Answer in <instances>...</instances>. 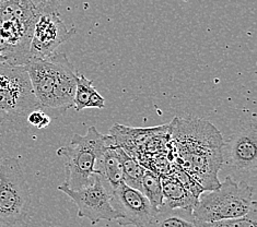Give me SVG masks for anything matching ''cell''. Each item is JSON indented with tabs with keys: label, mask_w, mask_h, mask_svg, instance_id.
<instances>
[{
	"label": "cell",
	"mask_w": 257,
	"mask_h": 227,
	"mask_svg": "<svg viewBox=\"0 0 257 227\" xmlns=\"http://www.w3.org/2000/svg\"><path fill=\"white\" fill-rule=\"evenodd\" d=\"M170 136L176 153L177 166L184 169L205 191L217 189L221 181L224 140L211 122L195 117H175Z\"/></svg>",
	"instance_id": "cell-1"
},
{
	"label": "cell",
	"mask_w": 257,
	"mask_h": 227,
	"mask_svg": "<svg viewBox=\"0 0 257 227\" xmlns=\"http://www.w3.org/2000/svg\"><path fill=\"white\" fill-rule=\"evenodd\" d=\"M23 67L41 107H72L78 72L66 54L54 53L46 58L29 60Z\"/></svg>",
	"instance_id": "cell-2"
},
{
	"label": "cell",
	"mask_w": 257,
	"mask_h": 227,
	"mask_svg": "<svg viewBox=\"0 0 257 227\" xmlns=\"http://www.w3.org/2000/svg\"><path fill=\"white\" fill-rule=\"evenodd\" d=\"M40 16L28 0H7L0 7V54L11 66H24Z\"/></svg>",
	"instance_id": "cell-3"
},
{
	"label": "cell",
	"mask_w": 257,
	"mask_h": 227,
	"mask_svg": "<svg viewBox=\"0 0 257 227\" xmlns=\"http://www.w3.org/2000/svg\"><path fill=\"white\" fill-rule=\"evenodd\" d=\"M254 194V186L228 175L217 189L199 195L193 216L201 222L244 216L257 206Z\"/></svg>",
	"instance_id": "cell-4"
},
{
	"label": "cell",
	"mask_w": 257,
	"mask_h": 227,
	"mask_svg": "<svg viewBox=\"0 0 257 227\" xmlns=\"http://www.w3.org/2000/svg\"><path fill=\"white\" fill-rule=\"evenodd\" d=\"M113 142L112 136L90 127L84 136L75 133L68 145L60 146L57 155L66 158L67 179L64 185L70 190H79L93 182L96 159L106 145Z\"/></svg>",
	"instance_id": "cell-5"
},
{
	"label": "cell",
	"mask_w": 257,
	"mask_h": 227,
	"mask_svg": "<svg viewBox=\"0 0 257 227\" xmlns=\"http://www.w3.org/2000/svg\"><path fill=\"white\" fill-rule=\"evenodd\" d=\"M32 207L26 174L17 157L2 158L0 166V225L23 223Z\"/></svg>",
	"instance_id": "cell-6"
},
{
	"label": "cell",
	"mask_w": 257,
	"mask_h": 227,
	"mask_svg": "<svg viewBox=\"0 0 257 227\" xmlns=\"http://www.w3.org/2000/svg\"><path fill=\"white\" fill-rule=\"evenodd\" d=\"M223 165L232 174L255 178L257 170V120L252 114L224 140Z\"/></svg>",
	"instance_id": "cell-7"
},
{
	"label": "cell",
	"mask_w": 257,
	"mask_h": 227,
	"mask_svg": "<svg viewBox=\"0 0 257 227\" xmlns=\"http://www.w3.org/2000/svg\"><path fill=\"white\" fill-rule=\"evenodd\" d=\"M59 191L68 195L78 207V216L88 218L91 224L95 225L100 220H117L119 218L111 202L109 194L103 186L99 176L94 174L93 182L79 190H70L64 183L58 186Z\"/></svg>",
	"instance_id": "cell-8"
},
{
	"label": "cell",
	"mask_w": 257,
	"mask_h": 227,
	"mask_svg": "<svg viewBox=\"0 0 257 227\" xmlns=\"http://www.w3.org/2000/svg\"><path fill=\"white\" fill-rule=\"evenodd\" d=\"M108 194L109 202L119 215L117 223L120 226L148 227L151 218L158 212L142 191L125 183Z\"/></svg>",
	"instance_id": "cell-9"
},
{
	"label": "cell",
	"mask_w": 257,
	"mask_h": 227,
	"mask_svg": "<svg viewBox=\"0 0 257 227\" xmlns=\"http://www.w3.org/2000/svg\"><path fill=\"white\" fill-rule=\"evenodd\" d=\"M76 34V29H68L58 14L42 15L35 22L30 58L43 59L56 53L57 48Z\"/></svg>",
	"instance_id": "cell-10"
},
{
	"label": "cell",
	"mask_w": 257,
	"mask_h": 227,
	"mask_svg": "<svg viewBox=\"0 0 257 227\" xmlns=\"http://www.w3.org/2000/svg\"><path fill=\"white\" fill-rule=\"evenodd\" d=\"M41 108L28 75L10 87L0 90V126L27 119L30 113Z\"/></svg>",
	"instance_id": "cell-11"
},
{
	"label": "cell",
	"mask_w": 257,
	"mask_h": 227,
	"mask_svg": "<svg viewBox=\"0 0 257 227\" xmlns=\"http://www.w3.org/2000/svg\"><path fill=\"white\" fill-rule=\"evenodd\" d=\"M94 174L99 176L103 186L109 193L124 183L123 166L120 158L116 151V145L113 142L103 149L96 159Z\"/></svg>",
	"instance_id": "cell-12"
},
{
	"label": "cell",
	"mask_w": 257,
	"mask_h": 227,
	"mask_svg": "<svg viewBox=\"0 0 257 227\" xmlns=\"http://www.w3.org/2000/svg\"><path fill=\"white\" fill-rule=\"evenodd\" d=\"M160 178L163 192L162 205L168 208H183L193 212L198 198L189 192L176 178L170 175H160Z\"/></svg>",
	"instance_id": "cell-13"
},
{
	"label": "cell",
	"mask_w": 257,
	"mask_h": 227,
	"mask_svg": "<svg viewBox=\"0 0 257 227\" xmlns=\"http://www.w3.org/2000/svg\"><path fill=\"white\" fill-rule=\"evenodd\" d=\"M148 227H196L193 212L183 208L161 206L151 218Z\"/></svg>",
	"instance_id": "cell-14"
},
{
	"label": "cell",
	"mask_w": 257,
	"mask_h": 227,
	"mask_svg": "<svg viewBox=\"0 0 257 227\" xmlns=\"http://www.w3.org/2000/svg\"><path fill=\"white\" fill-rule=\"evenodd\" d=\"M116 151H117L121 166H123L124 183L128 187L142 191V180L146 169L137 161V158L133 157L126 150L116 146Z\"/></svg>",
	"instance_id": "cell-15"
},
{
	"label": "cell",
	"mask_w": 257,
	"mask_h": 227,
	"mask_svg": "<svg viewBox=\"0 0 257 227\" xmlns=\"http://www.w3.org/2000/svg\"><path fill=\"white\" fill-rule=\"evenodd\" d=\"M142 192L149 200L151 205L157 211L163 204V192L160 175L156 174L152 170H145L142 180Z\"/></svg>",
	"instance_id": "cell-16"
},
{
	"label": "cell",
	"mask_w": 257,
	"mask_h": 227,
	"mask_svg": "<svg viewBox=\"0 0 257 227\" xmlns=\"http://www.w3.org/2000/svg\"><path fill=\"white\" fill-rule=\"evenodd\" d=\"M96 92V89L93 88L92 80L88 79L82 73H78L77 76V88L75 97H73V105L76 112L89 108L90 101L92 99L93 94Z\"/></svg>",
	"instance_id": "cell-17"
},
{
	"label": "cell",
	"mask_w": 257,
	"mask_h": 227,
	"mask_svg": "<svg viewBox=\"0 0 257 227\" xmlns=\"http://www.w3.org/2000/svg\"><path fill=\"white\" fill-rule=\"evenodd\" d=\"M196 227H257V206H254L246 215L235 218H225L212 222H201L195 219Z\"/></svg>",
	"instance_id": "cell-18"
},
{
	"label": "cell",
	"mask_w": 257,
	"mask_h": 227,
	"mask_svg": "<svg viewBox=\"0 0 257 227\" xmlns=\"http://www.w3.org/2000/svg\"><path fill=\"white\" fill-rule=\"evenodd\" d=\"M28 75L23 66H11L9 64H0V90L10 87Z\"/></svg>",
	"instance_id": "cell-19"
},
{
	"label": "cell",
	"mask_w": 257,
	"mask_h": 227,
	"mask_svg": "<svg viewBox=\"0 0 257 227\" xmlns=\"http://www.w3.org/2000/svg\"><path fill=\"white\" fill-rule=\"evenodd\" d=\"M170 176L176 178V179L179 180L189 192L193 193L195 197H197L198 199H199V195L205 191L199 183L196 181L191 175H188L184 169H182L180 166H175L172 173L170 174Z\"/></svg>",
	"instance_id": "cell-20"
},
{
	"label": "cell",
	"mask_w": 257,
	"mask_h": 227,
	"mask_svg": "<svg viewBox=\"0 0 257 227\" xmlns=\"http://www.w3.org/2000/svg\"><path fill=\"white\" fill-rule=\"evenodd\" d=\"M32 6L36 14L42 15H52L58 14V8L63 0H28Z\"/></svg>",
	"instance_id": "cell-21"
},
{
	"label": "cell",
	"mask_w": 257,
	"mask_h": 227,
	"mask_svg": "<svg viewBox=\"0 0 257 227\" xmlns=\"http://www.w3.org/2000/svg\"><path fill=\"white\" fill-rule=\"evenodd\" d=\"M27 121L30 125L38 129H44L46 128L51 122V117L46 115L41 109H35L33 112L30 113L27 117Z\"/></svg>",
	"instance_id": "cell-22"
},
{
	"label": "cell",
	"mask_w": 257,
	"mask_h": 227,
	"mask_svg": "<svg viewBox=\"0 0 257 227\" xmlns=\"http://www.w3.org/2000/svg\"><path fill=\"white\" fill-rule=\"evenodd\" d=\"M5 63H6V58H5V56H3L2 54H0V64H5Z\"/></svg>",
	"instance_id": "cell-23"
},
{
	"label": "cell",
	"mask_w": 257,
	"mask_h": 227,
	"mask_svg": "<svg viewBox=\"0 0 257 227\" xmlns=\"http://www.w3.org/2000/svg\"><path fill=\"white\" fill-rule=\"evenodd\" d=\"M6 2H7V0H0V6H2L4 3H6Z\"/></svg>",
	"instance_id": "cell-24"
},
{
	"label": "cell",
	"mask_w": 257,
	"mask_h": 227,
	"mask_svg": "<svg viewBox=\"0 0 257 227\" xmlns=\"http://www.w3.org/2000/svg\"><path fill=\"white\" fill-rule=\"evenodd\" d=\"M0 166H2V158H0Z\"/></svg>",
	"instance_id": "cell-25"
}]
</instances>
